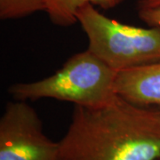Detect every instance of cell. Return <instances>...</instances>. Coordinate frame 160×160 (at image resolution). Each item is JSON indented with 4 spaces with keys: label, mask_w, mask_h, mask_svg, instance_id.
<instances>
[{
    "label": "cell",
    "mask_w": 160,
    "mask_h": 160,
    "mask_svg": "<svg viewBox=\"0 0 160 160\" xmlns=\"http://www.w3.org/2000/svg\"><path fill=\"white\" fill-rule=\"evenodd\" d=\"M160 159V108L116 94L98 106H78L59 142L58 160Z\"/></svg>",
    "instance_id": "6da1fadb"
},
{
    "label": "cell",
    "mask_w": 160,
    "mask_h": 160,
    "mask_svg": "<svg viewBox=\"0 0 160 160\" xmlns=\"http://www.w3.org/2000/svg\"><path fill=\"white\" fill-rule=\"evenodd\" d=\"M118 73L86 49L69 58L51 76L33 82L13 84L8 92L14 100L20 101L53 99L75 106H98L117 94Z\"/></svg>",
    "instance_id": "7a4b0ae2"
},
{
    "label": "cell",
    "mask_w": 160,
    "mask_h": 160,
    "mask_svg": "<svg viewBox=\"0 0 160 160\" xmlns=\"http://www.w3.org/2000/svg\"><path fill=\"white\" fill-rule=\"evenodd\" d=\"M88 48L117 72L160 62V27L120 22L87 4L77 12Z\"/></svg>",
    "instance_id": "3957f363"
},
{
    "label": "cell",
    "mask_w": 160,
    "mask_h": 160,
    "mask_svg": "<svg viewBox=\"0 0 160 160\" xmlns=\"http://www.w3.org/2000/svg\"><path fill=\"white\" fill-rule=\"evenodd\" d=\"M59 142L46 136L26 101L6 103L0 118V160H58Z\"/></svg>",
    "instance_id": "277c9868"
},
{
    "label": "cell",
    "mask_w": 160,
    "mask_h": 160,
    "mask_svg": "<svg viewBox=\"0 0 160 160\" xmlns=\"http://www.w3.org/2000/svg\"><path fill=\"white\" fill-rule=\"evenodd\" d=\"M115 90L130 102L160 108V62L118 72Z\"/></svg>",
    "instance_id": "5b68a950"
},
{
    "label": "cell",
    "mask_w": 160,
    "mask_h": 160,
    "mask_svg": "<svg viewBox=\"0 0 160 160\" xmlns=\"http://www.w3.org/2000/svg\"><path fill=\"white\" fill-rule=\"evenodd\" d=\"M126 0H45L46 9L52 24L60 27H69L78 22L77 12L82 6L90 4L109 10L121 5Z\"/></svg>",
    "instance_id": "8992f818"
},
{
    "label": "cell",
    "mask_w": 160,
    "mask_h": 160,
    "mask_svg": "<svg viewBox=\"0 0 160 160\" xmlns=\"http://www.w3.org/2000/svg\"><path fill=\"white\" fill-rule=\"evenodd\" d=\"M45 9V0H0V19L17 20Z\"/></svg>",
    "instance_id": "52a82bcc"
},
{
    "label": "cell",
    "mask_w": 160,
    "mask_h": 160,
    "mask_svg": "<svg viewBox=\"0 0 160 160\" xmlns=\"http://www.w3.org/2000/svg\"><path fill=\"white\" fill-rule=\"evenodd\" d=\"M138 17L149 26L160 27V6L139 8Z\"/></svg>",
    "instance_id": "ba28073f"
},
{
    "label": "cell",
    "mask_w": 160,
    "mask_h": 160,
    "mask_svg": "<svg viewBox=\"0 0 160 160\" xmlns=\"http://www.w3.org/2000/svg\"><path fill=\"white\" fill-rule=\"evenodd\" d=\"M160 6V0H138L137 9Z\"/></svg>",
    "instance_id": "9c48e42d"
},
{
    "label": "cell",
    "mask_w": 160,
    "mask_h": 160,
    "mask_svg": "<svg viewBox=\"0 0 160 160\" xmlns=\"http://www.w3.org/2000/svg\"><path fill=\"white\" fill-rule=\"evenodd\" d=\"M158 160H160V159H158Z\"/></svg>",
    "instance_id": "30bf717a"
}]
</instances>
